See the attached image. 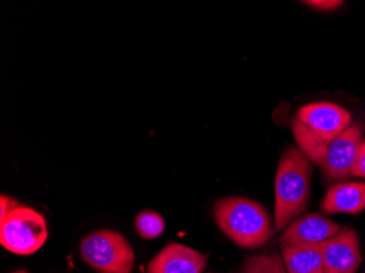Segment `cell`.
I'll return each mask as SVG.
<instances>
[{
	"label": "cell",
	"mask_w": 365,
	"mask_h": 273,
	"mask_svg": "<svg viewBox=\"0 0 365 273\" xmlns=\"http://www.w3.org/2000/svg\"><path fill=\"white\" fill-rule=\"evenodd\" d=\"M135 227L137 233L145 239H155L163 234L165 222L158 212L143 210L136 215Z\"/></svg>",
	"instance_id": "4fadbf2b"
},
{
	"label": "cell",
	"mask_w": 365,
	"mask_h": 273,
	"mask_svg": "<svg viewBox=\"0 0 365 273\" xmlns=\"http://www.w3.org/2000/svg\"><path fill=\"white\" fill-rule=\"evenodd\" d=\"M305 5L311 6L319 10H335L339 8L344 4V1L338 0H311V1H304Z\"/></svg>",
	"instance_id": "2e32d148"
},
{
	"label": "cell",
	"mask_w": 365,
	"mask_h": 273,
	"mask_svg": "<svg viewBox=\"0 0 365 273\" xmlns=\"http://www.w3.org/2000/svg\"><path fill=\"white\" fill-rule=\"evenodd\" d=\"M12 273H29L28 271L24 270V269H21V270H16L14 271V272Z\"/></svg>",
	"instance_id": "e0dca14e"
},
{
	"label": "cell",
	"mask_w": 365,
	"mask_h": 273,
	"mask_svg": "<svg viewBox=\"0 0 365 273\" xmlns=\"http://www.w3.org/2000/svg\"><path fill=\"white\" fill-rule=\"evenodd\" d=\"M363 133L364 124L356 122L329 143L321 163L326 182L338 184L352 177V170L363 141Z\"/></svg>",
	"instance_id": "8992f818"
},
{
	"label": "cell",
	"mask_w": 365,
	"mask_h": 273,
	"mask_svg": "<svg viewBox=\"0 0 365 273\" xmlns=\"http://www.w3.org/2000/svg\"><path fill=\"white\" fill-rule=\"evenodd\" d=\"M47 236L44 217L29 207L20 206L0 221V243L14 254H34L44 245Z\"/></svg>",
	"instance_id": "5b68a950"
},
{
	"label": "cell",
	"mask_w": 365,
	"mask_h": 273,
	"mask_svg": "<svg viewBox=\"0 0 365 273\" xmlns=\"http://www.w3.org/2000/svg\"><path fill=\"white\" fill-rule=\"evenodd\" d=\"M351 125V115L336 104L317 102L303 106L293 118L299 149L314 164L321 165L328 145Z\"/></svg>",
	"instance_id": "7a4b0ae2"
},
{
	"label": "cell",
	"mask_w": 365,
	"mask_h": 273,
	"mask_svg": "<svg viewBox=\"0 0 365 273\" xmlns=\"http://www.w3.org/2000/svg\"><path fill=\"white\" fill-rule=\"evenodd\" d=\"M324 212L358 215L365 209V182H342L328 190L321 203Z\"/></svg>",
	"instance_id": "30bf717a"
},
{
	"label": "cell",
	"mask_w": 365,
	"mask_h": 273,
	"mask_svg": "<svg viewBox=\"0 0 365 273\" xmlns=\"http://www.w3.org/2000/svg\"><path fill=\"white\" fill-rule=\"evenodd\" d=\"M213 217L219 229L241 247L256 249L266 245L272 237V221L267 211L251 199H220L213 206Z\"/></svg>",
	"instance_id": "3957f363"
},
{
	"label": "cell",
	"mask_w": 365,
	"mask_h": 273,
	"mask_svg": "<svg viewBox=\"0 0 365 273\" xmlns=\"http://www.w3.org/2000/svg\"><path fill=\"white\" fill-rule=\"evenodd\" d=\"M321 245L324 273H356L361 264L360 243L356 232L344 227Z\"/></svg>",
	"instance_id": "52a82bcc"
},
{
	"label": "cell",
	"mask_w": 365,
	"mask_h": 273,
	"mask_svg": "<svg viewBox=\"0 0 365 273\" xmlns=\"http://www.w3.org/2000/svg\"><path fill=\"white\" fill-rule=\"evenodd\" d=\"M288 273H324L323 254L319 244L281 247Z\"/></svg>",
	"instance_id": "8fae6325"
},
{
	"label": "cell",
	"mask_w": 365,
	"mask_h": 273,
	"mask_svg": "<svg viewBox=\"0 0 365 273\" xmlns=\"http://www.w3.org/2000/svg\"><path fill=\"white\" fill-rule=\"evenodd\" d=\"M352 177L365 178V139L361 143L358 159L352 170Z\"/></svg>",
	"instance_id": "9a60e30c"
},
{
	"label": "cell",
	"mask_w": 365,
	"mask_h": 273,
	"mask_svg": "<svg viewBox=\"0 0 365 273\" xmlns=\"http://www.w3.org/2000/svg\"><path fill=\"white\" fill-rule=\"evenodd\" d=\"M341 227L319 213H307L287 227L281 235V247L305 244H321L337 234Z\"/></svg>",
	"instance_id": "9c48e42d"
},
{
	"label": "cell",
	"mask_w": 365,
	"mask_h": 273,
	"mask_svg": "<svg viewBox=\"0 0 365 273\" xmlns=\"http://www.w3.org/2000/svg\"><path fill=\"white\" fill-rule=\"evenodd\" d=\"M241 273H288L279 254H259L248 257Z\"/></svg>",
	"instance_id": "7c38bea8"
},
{
	"label": "cell",
	"mask_w": 365,
	"mask_h": 273,
	"mask_svg": "<svg viewBox=\"0 0 365 273\" xmlns=\"http://www.w3.org/2000/svg\"><path fill=\"white\" fill-rule=\"evenodd\" d=\"M208 254L178 243H169L150 260L147 273H202Z\"/></svg>",
	"instance_id": "ba28073f"
},
{
	"label": "cell",
	"mask_w": 365,
	"mask_h": 273,
	"mask_svg": "<svg viewBox=\"0 0 365 273\" xmlns=\"http://www.w3.org/2000/svg\"><path fill=\"white\" fill-rule=\"evenodd\" d=\"M20 206L21 205L16 199L1 195V197H0V221L5 220L12 211L19 208Z\"/></svg>",
	"instance_id": "5bb4252c"
},
{
	"label": "cell",
	"mask_w": 365,
	"mask_h": 273,
	"mask_svg": "<svg viewBox=\"0 0 365 273\" xmlns=\"http://www.w3.org/2000/svg\"><path fill=\"white\" fill-rule=\"evenodd\" d=\"M312 165L299 148L289 147L281 153L274 182V231H281L309 207Z\"/></svg>",
	"instance_id": "6da1fadb"
},
{
	"label": "cell",
	"mask_w": 365,
	"mask_h": 273,
	"mask_svg": "<svg viewBox=\"0 0 365 273\" xmlns=\"http://www.w3.org/2000/svg\"><path fill=\"white\" fill-rule=\"evenodd\" d=\"M80 254L98 273H131L135 252L126 238L112 230H100L86 236L80 244Z\"/></svg>",
	"instance_id": "277c9868"
},
{
	"label": "cell",
	"mask_w": 365,
	"mask_h": 273,
	"mask_svg": "<svg viewBox=\"0 0 365 273\" xmlns=\"http://www.w3.org/2000/svg\"><path fill=\"white\" fill-rule=\"evenodd\" d=\"M208 273H211V272H208Z\"/></svg>",
	"instance_id": "ac0fdd59"
}]
</instances>
